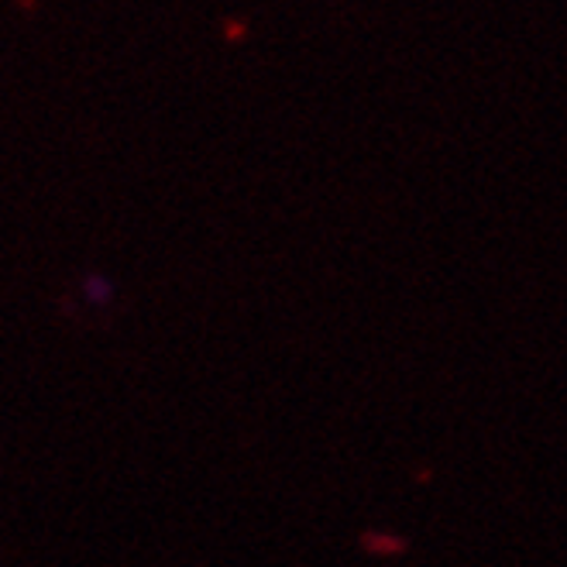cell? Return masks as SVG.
Returning a JSON list of instances; mask_svg holds the SVG:
<instances>
[{
  "label": "cell",
  "mask_w": 567,
  "mask_h": 567,
  "mask_svg": "<svg viewBox=\"0 0 567 567\" xmlns=\"http://www.w3.org/2000/svg\"><path fill=\"white\" fill-rule=\"evenodd\" d=\"M86 296L93 299V303H100V307L111 303V282L107 279H90L86 282Z\"/></svg>",
  "instance_id": "1"
}]
</instances>
